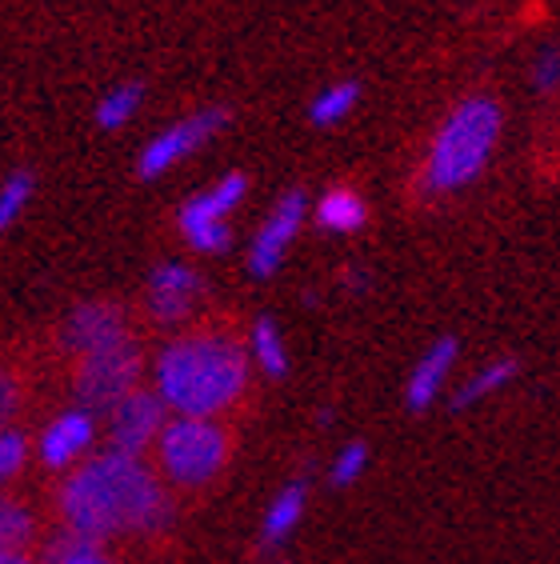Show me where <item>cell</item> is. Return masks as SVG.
Returning <instances> with one entry per match:
<instances>
[{"instance_id": "obj_19", "label": "cell", "mask_w": 560, "mask_h": 564, "mask_svg": "<svg viewBox=\"0 0 560 564\" xmlns=\"http://www.w3.org/2000/svg\"><path fill=\"white\" fill-rule=\"evenodd\" d=\"M356 97H360V88H356L353 80H341V85L321 88V93L309 100V120H313V124H321V129H329V124H341V120L356 109Z\"/></svg>"}, {"instance_id": "obj_2", "label": "cell", "mask_w": 560, "mask_h": 564, "mask_svg": "<svg viewBox=\"0 0 560 564\" xmlns=\"http://www.w3.org/2000/svg\"><path fill=\"white\" fill-rule=\"evenodd\" d=\"M248 384V352L233 337L201 333L181 337L157 357V397L176 416L213 421Z\"/></svg>"}, {"instance_id": "obj_3", "label": "cell", "mask_w": 560, "mask_h": 564, "mask_svg": "<svg viewBox=\"0 0 560 564\" xmlns=\"http://www.w3.org/2000/svg\"><path fill=\"white\" fill-rule=\"evenodd\" d=\"M500 105L493 97H469L461 100L444 124L437 129L429 144V156H424V176L420 185L432 196H449L461 193L485 173L488 156L496 152L500 141Z\"/></svg>"}, {"instance_id": "obj_7", "label": "cell", "mask_w": 560, "mask_h": 564, "mask_svg": "<svg viewBox=\"0 0 560 564\" xmlns=\"http://www.w3.org/2000/svg\"><path fill=\"white\" fill-rule=\"evenodd\" d=\"M225 120H228L225 109H201V112H193V117L169 124L164 132H157V137L140 149V161H137L140 181H157V176H164L169 169H176L184 156H193L196 149H205L216 132L225 129Z\"/></svg>"}, {"instance_id": "obj_26", "label": "cell", "mask_w": 560, "mask_h": 564, "mask_svg": "<svg viewBox=\"0 0 560 564\" xmlns=\"http://www.w3.org/2000/svg\"><path fill=\"white\" fill-rule=\"evenodd\" d=\"M17 413V384L4 369H0V433H9V421Z\"/></svg>"}, {"instance_id": "obj_11", "label": "cell", "mask_w": 560, "mask_h": 564, "mask_svg": "<svg viewBox=\"0 0 560 564\" xmlns=\"http://www.w3.org/2000/svg\"><path fill=\"white\" fill-rule=\"evenodd\" d=\"M61 340H65L73 352H80V360L93 357V352H105V348H117L129 340L125 333V316L112 308V304H80L73 308L61 328Z\"/></svg>"}, {"instance_id": "obj_25", "label": "cell", "mask_w": 560, "mask_h": 564, "mask_svg": "<svg viewBox=\"0 0 560 564\" xmlns=\"http://www.w3.org/2000/svg\"><path fill=\"white\" fill-rule=\"evenodd\" d=\"M24 460V436L21 433H0V480H9Z\"/></svg>"}, {"instance_id": "obj_20", "label": "cell", "mask_w": 560, "mask_h": 564, "mask_svg": "<svg viewBox=\"0 0 560 564\" xmlns=\"http://www.w3.org/2000/svg\"><path fill=\"white\" fill-rule=\"evenodd\" d=\"M33 188H36V176L29 169H17V173L4 176V185H0V232L17 225V217L33 200Z\"/></svg>"}, {"instance_id": "obj_14", "label": "cell", "mask_w": 560, "mask_h": 564, "mask_svg": "<svg viewBox=\"0 0 560 564\" xmlns=\"http://www.w3.org/2000/svg\"><path fill=\"white\" fill-rule=\"evenodd\" d=\"M513 380H517V360L513 357L488 360V365H481V369L469 372V377L461 380V389L453 392V409L456 413H469V409H476V404L493 401L496 392H505Z\"/></svg>"}, {"instance_id": "obj_23", "label": "cell", "mask_w": 560, "mask_h": 564, "mask_svg": "<svg viewBox=\"0 0 560 564\" xmlns=\"http://www.w3.org/2000/svg\"><path fill=\"white\" fill-rule=\"evenodd\" d=\"M53 564H108L105 556L97 553L93 541H80V536H68L53 549Z\"/></svg>"}, {"instance_id": "obj_4", "label": "cell", "mask_w": 560, "mask_h": 564, "mask_svg": "<svg viewBox=\"0 0 560 564\" xmlns=\"http://www.w3.org/2000/svg\"><path fill=\"white\" fill-rule=\"evenodd\" d=\"M164 477L181 489H201L225 468L228 460V433L216 421H196V416H173L169 429L157 441Z\"/></svg>"}, {"instance_id": "obj_8", "label": "cell", "mask_w": 560, "mask_h": 564, "mask_svg": "<svg viewBox=\"0 0 560 564\" xmlns=\"http://www.w3.org/2000/svg\"><path fill=\"white\" fill-rule=\"evenodd\" d=\"M304 213H309V200H304L301 188H292V193H284L272 205V213L265 217V225L257 228V237H252V249H248V272L252 276H272V272L284 264V257H289L292 240H297V232H301L304 225Z\"/></svg>"}, {"instance_id": "obj_17", "label": "cell", "mask_w": 560, "mask_h": 564, "mask_svg": "<svg viewBox=\"0 0 560 564\" xmlns=\"http://www.w3.org/2000/svg\"><path fill=\"white\" fill-rule=\"evenodd\" d=\"M248 352L252 360L260 365L265 377H284L289 372V345H284V333L277 328L272 316H260L257 325H252V337H248Z\"/></svg>"}, {"instance_id": "obj_6", "label": "cell", "mask_w": 560, "mask_h": 564, "mask_svg": "<svg viewBox=\"0 0 560 564\" xmlns=\"http://www.w3.org/2000/svg\"><path fill=\"white\" fill-rule=\"evenodd\" d=\"M137 377L140 357L129 340L105 348V352H93L80 360V372H76V401L85 413H112L125 397L137 392Z\"/></svg>"}, {"instance_id": "obj_27", "label": "cell", "mask_w": 560, "mask_h": 564, "mask_svg": "<svg viewBox=\"0 0 560 564\" xmlns=\"http://www.w3.org/2000/svg\"><path fill=\"white\" fill-rule=\"evenodd\" d=\"M0 564H29V556H21V553H0Z\"/></svg>"}, {"instance_id": "obj_12", "label": "cell", "mask_w": 560, "mask_h": 564, "mask_svg": "<svg viewBox=\"0 0 560 564\" xmlns=\"http://www.w3.org/2000/svg\"><path fill=\"white\" fill-rule=\"evenodd\" d=\"M201 276L181 261H164L152 269L149 276V313L164 325H176L193 313V304L201 301Z\"/></svg>"}, {"instance_id": "obj_1", "label": "cell", "mask_w": 560, "mask_h": 564, "mask_svg": "<svg viewBox=\"0 0 560 564\" xmlns=\"http://www.w3.org/2000/svg\"><path fill=\"white\" fill-rule=\"evenodd\" d=\"M61 512L73 536L93 544L120 532H157L173 517L157 477L125 453H105L76 468L61 489Z\"/></svg>"}, {"instance_id": "obj_10", "label": "cell", "mask_w": 560, "mask_h": 564, "mask_svg": "<svg viewBox=\"0 0 560 564\" xmlns=\"http://www.w3.org/2000/svg\"><path fill=\"white\" fill-rule=\"evenodd\" d=\"M456 357H461L456 337H437L420 352L409 380H405V404H409V413H429L432 404L441 401V392L449 389V377L456 369Z\"/></svg>"}, {"instance_id": "obj_16", "label": "cell", "mask_w": 560, "mask_h": 564, "mask_svg": "<svg viewBox=\"0 0 560 564\" xmlns=\"http://www.w3.org/2000/svg\"><path fill=\"white\" fill-rule=\"evenodd\" d=\"M368 220V205L353 188H329V193L316 200V225L324 232H336V237H348L356 228H365Z\"/></svg>"}, {"instance_id": "obj_18", "label": "cell", "mask_w": 560, "mask_h": 564, "mask_svg": "<svg viewBox=\"0 0 560 564\" xmlns=\"http://www.w3.org/2000/svg\"><path fill=\"white\" fill-rule=\"evenodd\" d=\"M140 100H144V88H140L137 80H125V85L108 88L105 97L97 100V124L105 132L125 129V124L140 112Z\"/></svg>"}, {"instance_id": "obj_13", "label": "cell", "mask_w": 560, "mask_h": 564, "mask_svg": "<svg viewBox=\"0 0 560 564\" xmlns=\"http://www.w3.org/2000/svg\"><path fill=\"white\" fill-rule=\"evenodd\" d=\"M93 436H97V424L93 413L85 409H73V413H61L41 436V460L49 468H65L73 465L76 456H85L93 448Z\"/></svg>"}, {"instance_id": "obj_21", "label": "cell", "mask_w": 560, "mask_h": 564, "mask_svg": "<svg viewBox=\"0 0 560 564\" xmlns=\"http://www.w3.org/2000/svg\"><path fill=\"white\" fill-rule=\"evenodd\" d=\"M33 536V517L17 500L0 497V553H21Z\"/></svg>"}, {"instance_id": "obj_22", "label": "cell", "mask_w": 560, "mask_h": 564, "mask_svg": "<svg viewBox=\"0 0 560 564\" xmlns=\"http://www.w3.org/2000/svg\"><path fill=\"white\" fill-rule=\"evenodd\" d=\"M365 473H368V445L365 441H348V445L333 456V465H329V485H333V489H353Z\"/></svg>"}, {"instance_id": "obj_15", "label": "cell", "mask_w": 560, "mask_h": 564, "mask_svg": "<svg viewBox=\"0 0 560 564\" xmlns=\"http://www.w3.org/2000/svg\"><path fill=\"white\" fill-rule=\"evenodd\" d=\"M304 505H309V489H304L301 480H292V485H284V489L272 497L269 512H265V524H260V541L269 544V549H277V544H284L297 532V524L304 521Z\"/></svg>"}, {"instance_id": "obj_24", "label": "cell", "mask_w": 560, "mask_h": 564, "mask_svg": "<svg viewBox=\"0 0 560 564\" xmlns=\"http://www.w3.org/2000/svg\"><path fill=\"white\" fill-rule=\"evenodd\" d=\"M528 76H532V88H537V93H552V88L560 85V53L557 48H540Z\"/></svg>"}, {"instance_id": "obj_5", "label": "cell", "mask_w": 560, "mask_h": 564, "mask_svg": "<svg viewBox=\"0 0 560 564\" xmlns=\"http://www.w3.org/2000/svg\"><path fill=\"white\" fill-rule=\"evenodd\" d=\"M248 181L245 173H228L220 176L213 188L205 193L189 196L181 205V232L184 240L193 245L196 252H225L233 245V228H228V217L237 213V205L245 200Z\"/></svg>"}, {"instance_id": "obj_9", "label": "cell", "mask_w": 560, "mask_h": 564, "mask_svg": "<svg viewBox=\"0 0 560 564\" xmlns=\"http://www.w3.org/2000/svg\"><path fill=\"white\" fill-rule=\"evenodd\" d=\"M169 404L157 397V392L137 389L132 397L108 413V453H125V456H140L152 441H161V433L169 429L164 421Z\"/></svg>"}]
</instances>
